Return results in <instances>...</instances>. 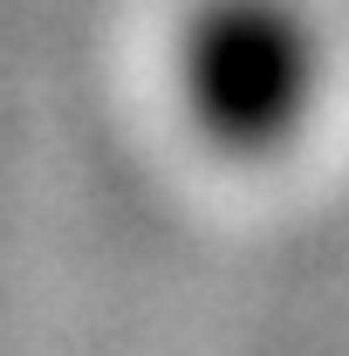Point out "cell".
<instances>
[{
	"label": "cell",
	"mask_w": 349,
	"mask_h": 356,
	"mask_svg": "<svg viewBox=\"0 0 349 356\" xmlns=\"http://www.w3.org/2000/svg\"><path fill=\"white\" fill-rule=\"evenodd\" d=\"M185 103L219 151L261 158L302 131L322 55L295 0H206L185 28Z\"/></svg>",
	"instance_id": "obj_1"
}]
</instances>
